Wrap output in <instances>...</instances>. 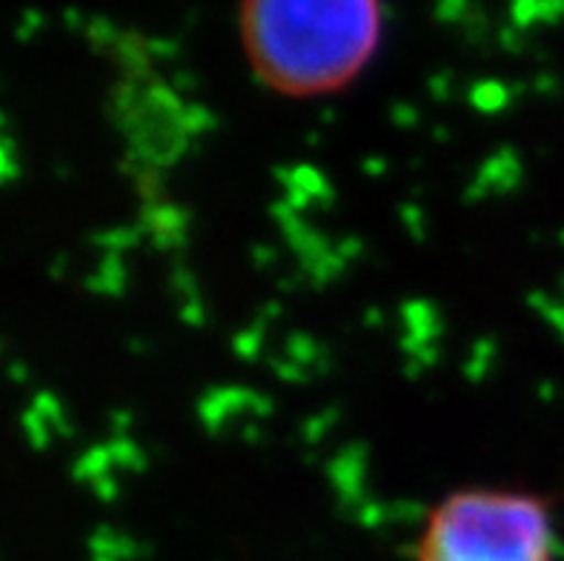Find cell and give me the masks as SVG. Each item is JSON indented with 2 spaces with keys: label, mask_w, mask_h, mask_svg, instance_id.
<instances>
[{
  "label": "cell",
  "mask_w": 564,
  "mask_h": 561,
  "mask_svg": "<svg viewBox=\"0 0 564 561\" xmlns=\"http://www.w3.org/2000/svg\"><path fill=\"white\" fill-rule=\"evenodd\" d=\"M243 55L261 84L290 98L344 89L379 52V3H247L241 7Z\"/></svg>",
  "instance_id": "6da1fadb"
},
{
  "label": "cell",
  "mask_w": 564,
  "mask_h": 561,
  "mask_svg": "<svg viewBox=\"0 0 564 561\" xmlns=\"http://www.w3.org/2000/svg\"><path fill=\"white\" fill-rule=\"evenodd\" d=\"M14 143L0 138V184H9V181L18 179V164H14Z\"/></svg>",
  "instance_id": "3957f363"
},
{
  "label": "cell",
  "mask_w": 564,
  "mask_h": 561,
  "mask_svg": "<svg viewBox=\"0 0 564 561\" xmlns=\"http://www.w3.org/2000/svg\"><path fill=\"white\" fill-rule=\"evenodd\" d=\"M556 530L539 496L522 490L451 493L424 527L419 561H553Z\"/></svg>",
  "instance_id": "7a4b0ae2"
},
{
  "label": "cell",
  "mask_w": 564,
  "mask_h": 561,
  "mask_svg": "<svg viewBox=\"0 0 564 561\" xmlns=\"http://www.w3.org/2000/svg\"><path fill=\"white\" fill-rule=\"evenodd\" d=\"M26 430H29V435H32V444H37V447H43V427H41V421H37V416L35 412H26Z\"/></svg>",
  "instance_id": "277c9868"
},
{
  "label": "cell",
  "mask_w": 564,
  "mask_h": 561,
  "mask_svg": "<svg viewBox=\"0 0 564 561\" xmlns=\"http://www.w3.org/2000/svg\"><path fill=\"white\" fill-rule=\"evenodd\" d=\"M3 123H7V118H3V112H0V129H3Z\"/></svg>",
  "instance_id": "5b68a950"
}]
</instances>
